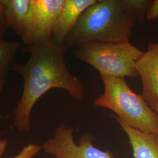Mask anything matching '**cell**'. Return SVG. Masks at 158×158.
Here are the masks:
<instances>
[{"instance_id":"obj_1","label":"cell","mask_w":158,"mask_h":158,"mask_svg":"<svg viewBox=\"0 0 158 158\" xmlns=\"http://www.w3.org/2000/svg\"><path fill=\"white\" fill-rule=\"evenodd\" d=\"M67 48L64 44H57L52 40L23 48V52L30 53L28 62L14 64L12 68L23 80V94L17 102L14 115V125L18 131H30L31 115L35 104L51 89L64 90L77 100L85 97L83 83L67 67L64 57Z\"/></svg>"},{"instance_id":"obj_16","label":"cell","mask_w":158,"mask_h":158,"mask_svg":"<svg viewBox=\"0 0 158 158\" xmlns=\"http://www.w3.org/2000/svg\"><path fill=\"white\" fill-rule=\"evenodd\" d=\"M148 104L158 115V102H148Z\"/></svg>"},{"instance_id":"obj_6","label":"cell","mask_w":158,"mask_h":158,"mask_svg":"<svg viewBox=\"0 0 158 158\" xmlns=\"http://www.w3.org/2000/svg\"><path fill=\"white\" fill-rule=\"evenodd\" d=\"M65 0H32L28 28L22 40L27 46L52 40L57 17Z\"/></svg>"},{"instance_id":"obj_4","label":"cell","mask_w":158,"mask_h":158,"mask_svg":"<svg viewBox=\"0 0 158 158\" xmlns=\"http://www.w3.org/2000/svg\"><path fill=\"white\" fill-rule=\"evenodd\" d=\"M143 52L130 43L92 41L77 47L75 57L97 69L100 76L135 78L136 63Z\"/></svg>"},{"instance_id":"obj_9","label":"cell","mask_w":158,"mask_h":158,"mask_svg":"<svg viewBox=\"0 0 158 158\" xmlns=\"http://www.w3.org/2000/svg\"><path fill=\"white\" fill-rule=\"evenodd\" d=\"M115 118L129 138L134 158H158V135L143 132Z\"/></svg>"},{"instance_id":"obj_10","label":"cell","mask_w":158,"mask_h":158,"mask_svg":"<svg viewBox=\"0 0 158 158\" xmlns=\"http://www.w3.org/2000/svg\"><path fill=\"white\" fill-rule=\"evenodd\" d=\"M1 2L10 28L23 39L28 28L32 0H1Z\"/></svg>"},{"instance_id":"obj_2","label":"cell","mask_w":158,"mask_h":158,"mask_svg":"<svg viewBox=\"0 0 158 158\" xmlns=\"http://www.w3.org/2000/svg\"><path fill=\"white\" fill-rule=\"evenodd\" d=\"M138 21L125 0H97L81 15L64 44L69 48L92 41L128 42Z\"/></svg>"},{"instance_id":"obj_15","label":"cell","mask_w":158,"mask_h":158,"mask_svg":"<svg viewBox=\"0 0 158 158\" xmlns=\"http://www.w3.org/2000/svg\"><path fill=\"white\" fill-rule=\"evenodd\" d=\"M158 18V0L152 1L147 14V20L152 21Z\"/></svg>"},{"instance_id":"obj_11","label":"cell","mask_w":158,"mask_h":158,"mask_svg":"<svg viewBox=\"0 0 158 158\" xmlns=\"http://www.w3.org/2000/svg\"><path fill=\"white\" fill-rule=\"evenodd\" d=\"M21 44L13 40H0V92L5 87L8 74L14 66V61Z\"/></svg>"},{"instance_id":"obj_12","label":"cell","mask_w":158,"mask_h":158,"mask_svg":"<svg viewBox=\"0 0 158 158\" xmlns=\"http://www.w3.org/2000/svg\"><path fill=\"white\" fill-rule=\"evenodd\" d=\"M151 1L149 0H125L126 5L140 22L147 20V11Z\"/></svg>"},{"instance_id":"obj_7","label":"cell","mask_w":158,"mask_h":158,"mask_svg":"<svg viewBox=\"0 0 158 158\" xmlns=\"http://www.w3.org/2000/svg\"><path fill=\"white\" fill-rule=\"evenodd\" d=\"M136 68L141 77L142 96L148 103L158 102V42L148 44L136 63Z\"/></svg>"},{"instance_id":"obj_14","label":"cell","mask_w":158,"mask_h":158,"mask_svg":"<svg viewBox=\"0 0 158 158\" xmlns=\"http://www.w3.org/2000/svg\"><path fill=\"white\" fill-rule=\"evenodd\" d=\"M9 28L10 27L6 18L4 8L1 0H0V40H5V35Z\"/></svg>"},{"instance_id":"obj_3","label":"cell","mask_w":158,"mask_h":158,"mask_svg":"<svg viewBox=\"0 0 158 158\" xmlns=\"http://www.w3.org/2000/svg\"><path fill=\"white\" fill-rule=\"evenodd\" d=\"M100 77L104 91L94 100L96 107L113 111L116 117L135 129L158 135V115L142 96L132 90L124 78Z\"/></svg>"},{"instance_id":"obj_8","label":"cell","mask_w":158,"mask_h":158,"mask_svg":"<svg viewBox=\"0 0 158 158\" xmlns=\"http://www.w3.org/2000/svg\"><path fill=\"white\" fill-rule=\"evenodd\" d=\"M97 0H65L55 23L52 40L64 44L68 34L73 28L83 12L94 4Z\"/></svg>"},{"instance_id":"obj_5","label":"cell","mask_w":158,"mask_h":158,"mask_svg":"<svg viewBox=\"0 0 158 158\" xmlns=\"http://www.w3.org/2000/svg\"><path fill=\"white\" fill-rule=\"evenodd\" d=\"M73 132L71 127L61 124L54 137L46 141L42 149L55 158H114L110 151H103L94 147L90 135L83 136L76 144Z\"/></svg>"},{"instance_id":"obj_13","label":"cell","mask_w":158,"mask_h":158,"mask_svg":"<svg viewBox=\"0 0 158 158\" xmlns=\"http://www.w3.org/2000/svg\"><path fill=\"white\" fill-rule=\"evenodd\" d=\"M7 145V140H0V158L6 152ZM41 149L42 147H40V145L34 143H30L23 147L19 153L12 158H33L40 152Z\"/></svg>"}]
</instances>
